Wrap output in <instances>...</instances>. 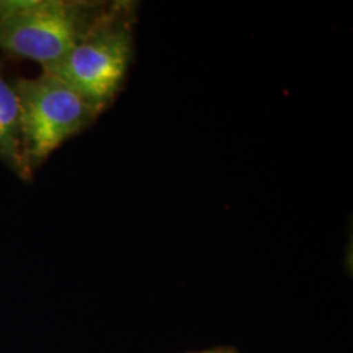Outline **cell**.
<instances>
[{
  "instance_id": "1",
  "label": "cell",
  "mask_w": 353,
  "mask_h": 353,
  "mask_svg": "<svg viewBox=\"0 0 353 353\" xmlns=\"http://www.w3.org/2000/svg\"><path fill=\"white\" fill-rule=\"evenodd\" d=\"M135 12L128 1L110 3L101 20L63 59L43 70L59 77L97 114L123 87L134 58Z\"/></svg>"
},
{
  "instance_id": "2",
  "label": "cell",
  "mask_w": 353,
  "mask_h": 353,
  "mask_svg": "<svg viewBox=\"0 0 353 353\" xmlns=\"http://www.w3.org/2000/svg\"><path fill=\"white\" fill-rule=\"evenodd\" d=\"M108 1L29 0L0 19V51L50 68L75 48L109 10Z\"/></svg>"
},
{
  "instance_id": "3",
  "label": "cell",
  "mask_w": 353,
  "mask_h": 353,
  "mask_svg": "<svg viewBox=\"0 0 353 353\" xmlns=\"http://www.w3.org/2000/svg\"><path fill=\"white\" fill-rule=\"evenodd\" d=\"M14 89L21 109L24 157L32 172L99 117L75 89L46 71L17 80Z\"/></svg>"
},
{
  "instance_id": "4",
  "label": "cell",
  "mask_w": 353,
  "mask_h": 353,
  "mask_svg": "<svg viewBox=\"0 0 353 353\" xmlns=\"http://www.w3.org/2000/svg\"><path fill=\"white\" fill-rule=\"evenodd\" d=\"M0 161L14 174L29 181L33 172L28 168L21 135V109L17 92L3 72L0 64Z\"/></svg>"
},
{
  "instance_id": "5",
  "label": "cell",
  "mask_w": 353,
  "mask_h": 353,
  "mask_svg": "<svg viewBox=\"0 0 353 353\" xmlns=\"http://www.w3.org/2000/svg\"><path fill=\"white\" fill-rule=\"evenodd\" d=\"M201 353H236L230 348H214V350H210V351H204Z\"/></svg>"
}]
</instances>
